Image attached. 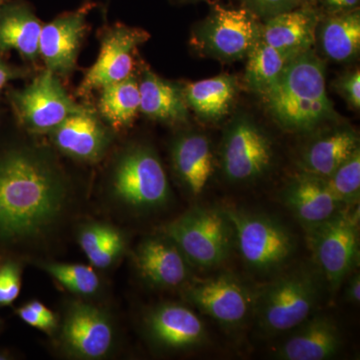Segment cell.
Instances as JSON below:
<instances>
[{
	"mask_svg": "<svg viewBox=\"0 0 360 360\" xmlns=\"http://www.w3.org/2000/svg\"><path fill=\"white\" fill-rule=\"evenodd\" d=\"M71 193L51 149L20 143L0 150V251L51 236L70 210Z\"/></svg>",
	"mask_w": 360,
	"mask_h": 360,
	"instance_id": "cell-1",
	"label": "cell"
},
{
	"mask_svg": "<svg viewBox=\"0 0 360 360\" xmlns=\"http://www.w3.org/2000/svg\"><path fill=\"white\" fill-rule=\"evenodd\" d=\"M260 96L274 122L286 131H311L335 117L326 91V65L312 49L291 59Z\"/></svg>",
	"mask_w": 360,
	"mask_h": 360,
	"instance_id": "cell-2",
	"label": "cell"
},
{
	"mask_svg": "<svg viewBox=\"0 0 360 360\" xmlns=\"http://www.w3.org/2000/svg\"><path fill=\"white\" fill-rule=\"evenodd\" d=\"M321 283L307 269L291 270L257 290L253 316L265 338L285 335L314 314Z\"/></svg>",
	"mask_w": 360,
	"mask_h": 360,
	"instance_id": "cell-3",
	"label": "cell"
},
{
	"mask_svg": "<svg viewBox=\"0 0 360 360\" xmlns=\"http://www.w3.org/2000/svg\"><path fill=\"white\" fill-rule=\"evenodd\" d=\"M110 184L113 198L135 212L160 210L172 198L160 156L146 143H134L123 149L111 169Z\"/></svg>",
	"mask_w": 360,
	"mask_h": 360,
	"instance_id": "cell-4",
	"label": "cell"
},
{
	"mask_svg": "<svg viewBox=\"0 0 360 360\" xmlns=\"http://www.w3.org/2000/svg\"><path fill=\"white\" fill-rule=\"evenodd\" d=\"M169 238L193 266L212 269L224 264L234 245L232 224L224 208L198 206L165 225Z\"/></svg>",
	"mask_w": 360,
	"mask_h": 360,
	"instance_id": "cell-5",
	"label": "cell"
},
{
	"mask_svg": "<svg viewBox=\"0 0 360 360\" xmlns=\"http://www.w3.org/2000/svg\"><path fill=\"white\" fill-rule=\"evenodd\" d=\"M234 232V245L246 266L259 274L276 272L295 252L290 229L270 215L243 208L225 207Z\"/></svg>",
	"mask_w": 360,
	"mask_h": 360,
	"instance_id": "cell-6",
	"label": "cell"
},
{
	"mask_svg": "<svg viewBox=\"0 0 360 360\" xmlns=\"http://www.w3.org/2000/svg\"><path fill=\"white\" fill-rule=\"evenodd\" d=\"M262 23L252 11L210 2V13L194 26L191 44L196 51L224 63L248 58L262 39Z\"/></svg>",
	"mask_w": 360,
	"mask_h": 360,
	"instance_id": "cell-7",
	"label": "cell"
},
{
	"mask_svg": "<svg viewBox=\"0 0 360 360\" xmlns=\"http://www.w3.org/2000/svg\"><path fill=\"white\" fill-rule=\"evenodd\" d=\"M8 99L18 123L33 134H51L70 116L91 108L73 101L60 78L46 70L22 89L11 90Z\"/></svg>",
	"mask_w": 360,
	"mask_h": 360,
	"instance_id": "cell-8",
	"label": "cell"
},
{
	"mask_svg": "<svg viewBox=\"0 0 360 360\" xmlns=\"http://www.w3.org/2000/svg\"><path fill=\"white\" fill-rule=\"evenodd\" d=\"M305 231L315 264L335 292L359 264V212L345 207Z\"/></svg>",
	"mask_w": 360,
	"mask_h": 360,
	"instance_id": "cell-9",
	"label": "cell"
},
{
	"mask_svg": "<svg viewBox=\"0 0 360 360\" xmlns=\"http://www.w3.org/2000/svg\"><path fill=\"white\" fill-rule=\"evenodd\" d=\"M255 296L257 290L229 272L191 279L184 286V297L189 304L229 330L243 328L252 316Z\"/></svg>",
	"mask_w": 360,
	"mask_h": 360,
	"instance_id": "cell-10",
	"label": "cell"
},
{
	"mask_svg": "<svg viewBox=\"0 0 360 360\" xmlns=\"http://www.w3.org/2000/svg\"><path fill=\"white\" fill-rule=\"evenodd\" d=\"M150 37L146 30L124 23L103 28L99 34V53L82 78L77 96L89 97L106 85L122 82L135 75L137 51Z\"/></svg>",
	"mask_w": 360,
	"mask_h": 360,
	"instance_id": "cell-11",
	"label": "cell"
},
{
	"mask_svg": "<svg viewBox=\"0 0 360 360\" xmlns=\"http://www.w3.org/2000/svg\"><path fill=\"white\" fill-rule=\"evenodd\" d=\"M274 161L269 135L248 116L236 118L225 131L221 165L227 180L248 184L262 179Z\"/></svg>",
	"mask_w": 360,
	"mask_h": 360,
	"instance_id": "cell-12",
	"label": "cell"
},
{
	"mask_svg": "<svg viewBox=\"0 0 360 360\" xmlns=\"http://www.w3.org/2000/svg\"><path fill=\"white\" fill-rule=\"evenodd\" d=\"M96 4L87 1L75 11L44 23L39 37V58L44 70L66 79L77 70L78 56L89 32L87 15Z\"/></svg>",
	"mask_w": 360,
	"mask_h": 360,
	"instance_id": "cell-13",
	"label": "cell"
},
{
	"mask_svg": "<svg viewBox=\"0 0 360 360\" xmlns=\"http://www.w3.org/2000/svg\"><path fill=\"white\" fill-rule=\"evenodd\" d=\"M143 333L151 347L162 352H191L210 341L205 322L181 303L163 302L148 309Z\"/></svg>",
	"mask_w": 360,
	"mask_h": 360,
	"instance_id": "cell-14",
	"label": "cell"
},
{
	"mask_svg": "<svg viewBox=\"0 0 360 360\" xmlns=\"http://www.w3.org/2000/svg\"><path fill=\"white\" fill-rule=\"evenodd\" d=\"M66 354L82 359H99L112 349L115 329L108 315L94 305L72 302L66 310L60 335Z\"/></svg>",
	"mask_w": 360,
	"mask_h": 360,
	"instance_id": "cell-15",
	"label": "cell"
},
{
	"mask_svg": "<svg viewBox=\"0 0 360 360\" xmlns=\"http://www.w3.org/2000/svg\"><path fill=\"white\" fill-rule=\"evenodd\" d=\"M47 135L61 153L87 163L103 160L113 141V130L94 108L70 116Z\"/></svg>",
	"mask_w": 360,
	"mask_h": 360,
	"instance_id": "cell-16",
	"label": "cell"
},
{
	"mask_svg": "<svg viewBox=\"0 0 360 360\" xmlns=\"http://www.w3.org/2000/svg\"><path fill=\"white\" fill-rule=\"evenodd\" d=\"M134 260L139 276L153 288H181L193 279V265L163 234L143 239L134 251Z\"/></svg>",
	"mask_w": 360,
	"mask_h": 360,
	"instance_id": "cell-17",
	"label": "cell"
},
{
	"mask_svg": "<svg viewBox=\"0 0 360 360\" xmlns=\"http://www.w3.org/2000/svg\"><path fill=\"white\" fill-rule=\"evenodd\" d=\"M342 347L338 323L328 315H310L286 333L274 347L272 356L281 360H326L336 356Z\"/></svg>",
	"mask_w": 360,
	"mask_h": 360,
	"instance_id": "cell-18",
	"label": "cell"
},
{
	"mask_svg": "<svg viewBox=\"0 0 360 360\" xmlns=\"http://www.w3.org/2000/svg\"><path fill=\"white\" fill-rule=\"evenodd\" d=\"M281 200L305 231L347 207L333 195L326 179L303 172L286 186Z\"/></svg>",
	"mask_w": 360,
	"mask_h": 360,
	"instance_id": "cell-19",
	"label": "cell"
},
{
	"mask_svg": "<svg viewBox=\"0 0 360 360\" xmlns=\"http://www.w3.org/2000/svg\"><path fill=\"white\" fill-rule=\"evenodd\" d=\"M42 25L30 2L8 0L0 6V54L15 51L25 63L37 65Z\"/></svg>",
	"mask_w": 360,
	"mask_h": 360,
	"instance_id": "cell-20",
	"label": "cell"
},
{
	"mask_svg": "<svg viewBox=\"0 0 360 360\" xmlns=\"http://www.w3.org/2000/svg\"><path fill=\"white\" fill-rule=\"evenodd\" d=\"M322 13L317 7L298 6L262 23V39L279 51L302 53L316 42Z\"/></svg>",
	"mask_w": 360,
	"mask_h": 360,
	"instance_id": "cell-21",
	"label": "cell"
},
{
	"mask_svg": "<svg viewBox=\"0 0 360 360\" xmlns=\"http://www.w3.org/2000/svg\"><path fill=\"white\" fill-rule=\"evenodd\" d=\"M172 160L182 186L198 198L214 172V155L208 137L198 132L180 134L172 143Z\"/></svg>",
	"mask_w": 360,
	"mask_h": 360,
	"instance_id": "cell-22",
	"label": "cell"
},
{
	"mask_svg": "<svg viewBox=\"0 0 360 360\" xmlns=\"http://www.w3.org/2000/svg\"><path fill=\"white\" fill-rule=\"evenodd\" d=\"M141 113L163 124L181 125L188 122L189 108L179 84L144 68L139 79Z\"/></svg>",
	"mask_w": 360,
	"mask_h": 360,
	"instance_id": "cell-23",
	"label": "cell"
},
{
	"mask_svg": "<svg viewBox=\"0 0 360 360\" xmlns=\"http://www.w3.org/2000/svg\"><path fill=\"white\" fill-rule=\"evenodd\" d=\"M189 110L201 120L217 122L229 115L238 94V80L229 75H220L191 82L182 86Z\"/></svg>",
	"mask_w": 360,
	"mask_h": 360,
	"instance_id": "cell-24",
	"label": "cell"
},
{
	"mask_svg": "<svg viewBox=\"0 0 360 360\" xmlns=\"http://www.w3.org/2000/svg\"><path fill=\"white\" fill-rule=\"evenodd\" d=\"M359 148V135L349 127H341L317 137L303 150V172L326 179Z\"/></svg>",
	"mask_w": 360,
	"mask_h": 360,
	"instance_id": "cell-25",
	"label": "cell"
},
{
	"mask_svg": "<svg viewBox=\"0 0 360 360\" xmlns=\"http://www.w3.org/2000/svg\"><path fill=\"white\" fill-rule=\"evenodd\" d=\"M316 34L322 52L336 63H347L360 51V11L322 13Z\"/></svg>",
	"mask_w": 360,
	"mask_h": 360,
	"instance_id": "cell-26",
	"label": "cell"
},
{
	"mask_svg": "<svg viewBox=\"0 0 360 360\" xmlns=\"http://www.w3.org/2000/svg\"><path fill=\"white\" fill-rule=\"evenodd\" d=\"M139 79L135 75L99 90L97 113L113 131L132 127L141 113Z\"/></svg>",
	"mask_w": 360,
	"mask_h": 360,
	"instance_id": "cell-27",
	"label": "cell"
},
{
	"mask_svg": "<svg viewBox=\"0 0 360 360\" xmlns=\"http://www.w3.org/2000/svg\"><path fill=\"white\" fill-rule=\"evenodd\" d=\"M297 54L279 51L260 39L246 58L245 78L248 89L262 96Z\"/></svg>",
	"mask_w": 360,
	"mask_h": 360,
	"instance_id": "cell-28",
	"label": "cell"
},
{
	"mask_svg": "<svg viewBox=\"0 0 360 360\" xmlns=\"http://www.w3.org/2000/svg\"><path fill=\"white\" fill-rule=\"evenodd\" d=\"M78 243L96 269H105L122 257L125 238L122 232L108 224H92L82 227Z\"/></svg>",
	"mask_w": 360,
	"mask_h": 360,
	"instance_id": "cell-29",
	"label": "cell"
},
{
	"mask_svg": "<svg viewBox=\"0 0 360 360\" xmlns=\"http://www.w3.org/2000/svg\"><path fill=\"white\" fill-rule=\"evenodd\" d=\"M44 271L53 277L66 290L75 295H94L101 288V279L91 266L84 264L46 262L40 265Z\"/></svg>",
	"mask_w": 360,
	"mask_h": 360,
	"instance_id": "cell-30",
	"label": "cell"
},
{
	"mask_svg": "<svg viewBox=\"0 0 360 360\" xmlns=\"http://www.w3.org/2000/svg\"><path fill=\"white\" fill-rule=\"evenodd\" d=\"M333 195L343 205H356L360 195V148L324 179Z\"/></svg>",
	"mask_w": 360,
	"mask_h": 360,
	"instance_id": "cell-31",
	"label": "cell"
},
{
	"mask_svg": "<svg viewBox=\"0 0 360 360\" xmlns=\"http://www.w3.org/2000/svg\"><path fill=\"white\" fill-rule=\"evenodd\" d=\"M21 290V265L13 258L0 262V307L13 304Z\"/></svg>",
	"mask_w": 360,
	"mask_h": 360,
	"instance_id": "cell-32",
	"label": "cell"
},
{
	"mask_svg": "<svg viewBox=\"0 0 360 360\" xmlns=\"http://www.w3.org/2000/svg\"><path fill=\"white\" fill-rule=\"evenodd\" d=\"M16 314L21 321L32 328L51 335L58 326L56 314L44 303L32 300L16 309Z\"/></svg>",
	"mask_w": 360,
	"mask_h": 360,
	"instance_id": "cell-33",
	"label": "cell"
},
{
	"mask_svg": "<svg viewBox=\"0 0 360 360\" xmlns=\"http://www.w3.org/2000/svg\"><path fill=\"white\" fill-rule=\"evenodd\" d=\"M243 6L265 20L300 6V0H241Z\"/></svg>",
	"mask_w": 360,
	"mask_h": 360,
	"instance_id": "cell-34",
	"label": "cell"
},
{
	"mask_svg": "<svg viewBox=\"0 0 360 360\" xmlns=\"http://www.w3.org/2000/svg\"><path fill=\"white\" fill-rule=\"evenodd\" d=\"M335 89L355 110L360 108V71H347L335 82Z\"/></svg>",
	"mask_w": 360,
	"mask_h": 360,
	"instance_id": "cell-35",
	"label": "cell"
},
{
	"mask_svg": "<svg viewBox=\"0 0 360 360\" xmlns=\"http://www.w3.org/2000/svg\"><path fill=\"white\" fill-rule=\"evenodd\" d=\"M30 70L28 68L9 65L4 59L0 58V94L9 82L13 80L22 79L30 77Z\"/></svg>",
	"mask_w": 360,
	"mask_h": 360,
	"instance_id": "cell-36",
	"label": "cell"
},
{
	"mask_svg": "<svg viewBox=\"0 0 360 360\" xmlns=\"http://www.w3.org/2000/svg\"><path fill=\"white\" fill-rule=\"evenodd\" d=\"M360 0H317L322 13H335L359 8Z\"/></svg>",
	"mask_w": 360,
	"mask_h": 360,
	"instance_id": "cell-37",
	"label": "cell"
},
{
	"mask_svg": "<svg viewBox=\"0 0 360 360\" xmlns=\"http://www.w3.org/2000/svg\"><path fill=\"white\" fill-rule=\"evenodd\" d=\"M345 300L352 304H359L360 302V276L359 272H354L348 279L347 288L345 290Z\"/></svg>",
	"mask_w": 360,
	"mask_h": 360,
	"instance_id": "cell-38",
	"label": "cell"
},
{
	"mask_svg": "<svg viewBox=\"0 0 360 360\" xmlns=\"http://www.w3.org/2000/svg\"><path fill=\"white\" fill-rule=\"evenodd\" d=\"M13 359V354L6 349L0 348V360H9Z\"/></svg>",
	"mask_w": 360,
	"mask_h": 360,
	"instance_id": "cell-39",
	"label": "cell"
},
{
	"mask_svg": "<svg viewBox=\"0 0 360 360\" xmlns=\"http://www.w3.org/2000/svg\"><path fill=\"white\" fill-rule=\"evenodd\" d=\"M300 6L317 7V0H300Z\"/></svg>",
	"mask_w": 360,
	"mask_h": 360,
	"instance_id": "cell-40",
	"label": "cell"
},
{
	"mask_svg": "<svg viewBox=\"0 0 360 360\" xmlns=\"http://www.w3.org/2000/svg\"><path fill=\"white\" fill-rule=\"evenodd\" d=\"M172 2H176V4H193V2L203 1V0H172Z\"/></svg>",
	"mask_w": 360,
	"mask_h": 360,
	"instance_id": "cell-41",
	"label": "cell"
},
{
	"mask_svg": "<svg viewBox=\"0 0 360 360\" xmlns=\"http://www.w3.org/2000/svg\"><path fill=\"white\" fill-rule=\"evenodd\" d=\"M7 1H8V0H0V6H4V4H6Z\"/></svg>",
	"mask_w": 360,
	"mask_h": 360,
	"instance_id": "cell-42",
	"label": "cell"
}]
</instances>
